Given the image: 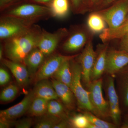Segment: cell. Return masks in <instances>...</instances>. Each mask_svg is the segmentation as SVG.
Segmentation results:
<instances>
[{"label": "cell", "mask_w": 128, "mask_h": 128, "mask_svg": "<svg viewBox=\"0 0 128 128\" xmlns=\"http://www.w3.org/2000/svg\"><path fill=\"white\" fill-rule=\"evenodd\" d=\"M108 47L107 43H105V44L98 47L92 72L91 81L101 78L102 74L105 72L106 56Z\"/></svg>", "instance_id": "cell-15"}, {"label": "cell", "mask_w": 128, "mask_h": 128, "mask_svg": "<svg viewBox=\"0 0 128 128\" xmlns=\"http://www.w3.org/2000/svg\"><path fill=\"white\" fill-rule=\"evenodd\" d=\"M3 50H4L3 46L2 45V46H0V60H2L3 58L2 55H3Z\"/></svg>", "instance_id": "cell-40"}, {"label": "cell", "mask_w": 128, "mask_h": 128, "mask_svg": "<svg viewBox=\"0 0 128 128\" xmlns=\"http://www.w3.org/2000/svg\"><path fill=\"white\" fill-rule=\"evenodd\" d=\"M34 24L13 17L1 16L0 39L4 41L20 34L30 29Z\"/></svg>", "instance_id": "cell-4"}, {"label": "cell", "mask_w": 128, "mask_h": 128, "mask_svg": "<svg viewBox=\"0 0 128 128\" xmlns=\"http://www.w3.org/2000/svg\"><path fill=\"white\" fill-rule=\"evenodd\" d=\"M102 0H89L90 4L91 6L92 9V8L94 6H97L99 5L100 3Z\"/></svg>", "instance_id": "cell-38"}, {"label": "cell", "mask_w": 128, "mask_h": 128, "mask_svg": "<svg viewBox=\"0 0 128 128\" xmlns=\"http://www.w3.org/2000/svg\"><path fill=\"white\" fill-rule=\"evenodd\" d=\"M34 97L33 91L30 92L18 104L7 109L1 110L0 118L13 120L21 117L27 112Z\"/></svg>", "instance_id": "cell-12"}, {"label": "cell", "mask_w": 128, "mask_h": 128, "mask_svg": "<svg viewBox=\"0 0 128 128\" xmlns=\"http://www.w3.org/2000/svg\"><path fill=\"white\" fill-rule=\"evenodd\" d=\"M34 96L46 99L48 101L59 99L52 82L46 80L38 82L33 90Z\"/></svg>", "instance_id": "cell-17"}, {"label": "cell", "mask_w": 128, "mask_h": 128, "mask_svg": "<svg viewBox=\"0 0 128 128\" xmlns=\"http://www.w3.org/2000/svg\"><path fill=\"white\" fill-rule=\"evenodd\" d=\"M78 55L66 56L57 54L50 57L43 62L35 74L36 80L38 82L54 76L64 62L73 59Z\"/></svg>", "instance_id": "cell-9"}, {"label": "cell", "mask_w": 128, "mask_h": 128, "mask_svg": "<svg viewBox=\"0 0 128 128\" xmlns=\"http://www.w3.org/2000/svg\"><path fill=\"white\" fill-rule=\"evenodd\" d=\"M2 12L1 16L13 17L34 23L52 16L49 7L37 4H23Z\"/></svg>", "instance_id": "cell-2"}, {"label": "cell", "mask_w": 128, "mask_h": 128, "mask_svg": "<svg viewBox=\"0 0 128 128\" xmlns=\"http://www.w3.org/2000/svg\"><path fill=\"white\" fill-rule=\"evenodd\" d=\"M128 65V54L120 50H107L105 72L110 75L116 74Z\"/></svg>", "instance_id": "cell-10"}, {"label": "cell", "mask_w": 128, "mask_h": 128, "mask_svg": "<svg viewBox=\"0 0 128 128\" xmlns=\"http://www.w3.org/2000/svg\"><path fill=\"white\" fill-rule=\"evenodd\" d=\"M128 22V16H127V18H126V21H125V22H124V23H125V22Z\"/></svg>", "instance_id": "cell-41"}, {"label": "cell", "mask_w": 128, "mask_h": 128, "mask_svg": "<svg viewBox=\"0 0 128 128\" xmlns=\"http://www.w3.org/2000/svg\"><path fill=\"white\" fill-rule=\"evenodd\" d=\"M119 43L120 50L128 54V36L120 38Z\"/></svg>", "instance_id": "cell-33"}, {"label": "cell", "mask_w": 128, "mask_h": 128, "mask_svg": "<svg viewBox=\"0 0 128 128\" xmlns=\"http://www.w3.org/2000/svg\"><path fill=\"white\" fill-rule=\"evenodd\" d=\"M68 30L60 28L54 33L47 32L42 29L37 48L45 56L50 55L54 52L59 44L68 34Z\"/></svg>", "instance_id": "cell-7"}, {"label": "cell", "mask_w": 128, "mask_h": 128, "mask_svg": "<svg viewBox=\"0 0 128 128\" xmlns=\"http://www.w3.org/2000/svg\"><path fill=\"white\" fill-rule=\"evenodd\" d=\"M45 55L39 49L34 48L25 58L24 64L26 66L30 76L35 74L44 62Z\"/></svg>", "instance_id": "cell-18"}, {"label": "cell", "mask_w": 128, "mask_h": 128, "mask_svg": "<svg viewBox=\"0 0 128 128\" xmlns=\"http://www.w3.org/2000/svg\"><path fill=\"white\" fill-rule=\"evenodd\" d=\"M60 118L46 114L35 126L36 128H54L59 122L62 120Z\"/></svg>", "instance_id": "cell-26"}, {"label": "cell", "mask_w": 128, "mask_h": 128, "mask_svg": "<svg viewBox=\"0 0 128 128\" xmlns=\"http://www.w3.org/2000/svg\"><path fill=\"white\" fill-rule=\"evenodd\" d=\"M57 100H52L48 101L47 114L65 120L66 115L64 106Z\"/></svg>", "instance_id": "cell-25"}, {"label": "cell", "mask_w": 128, "mask_h": 128, "mask_svg": "<svg viewBox=\"0 0 128 128\" xmlns=\"http://www.w3.org/2000/svg\"><path fill=\"white\" fill-rule=\"evenodd\" d=\"M117 0H102L99 4V8L95 11H98L105 9V8H107L108 6L111 5L112 3L115 2Z\"/></svg>", "instance_id": "cell-34"}, {"label": "cell", "mask_w": 128, "mask_h": 128, "mask_svg": "<svg viewBox=\"0 0 128 128\" xmlns=\"http://www.w3.org/2000/svg\"><path fill=\"white\" fill-rule=\"evenodd\" d=\"M124 128H128V123L125 124V125L124 126Z\"/></svg>", "instance_id": "cell-42"}, {"label": "cell", "mask_w": 128, "mask_h": 128, "mask_svg": "<svg viewBox=\"0 0 128 128\" xmlns=\"http://www.w3.org/2000/svg\"><path fill=\"white\" fill-rule=\"evenodd\" d=\"M70 60L72 80L70 88L81 108L96 114L89 97V92L84 89L81 83L82 68L80 63Z\"/></svg>", "instance_id": "cell-3"}, {"label": "cell", "mask_w": 128, "mask_h": 128, "mask_svg": "<svg viewBox=\"0 0 128 128\" xmlns=\"http://www.w3.org/2000/svg\"><path fill=\"white\" fill-rule=\"evenodd\" d=\"M10 80L9 73L5 69L2 68L0 69V85L4 86L9 83Z\"/></svg>", "instance_id": "cell-31"}, {"label": "cell", "mask_w": 128, "mask_h": 128, "mask_svg": "<svg viewBox=\"0 0 128 128\" xmlns=\"http://www.w3.org/2000/svg\"><path fill=\"white\" fill-rule=\"evenodd\" d=\"M12 120H10L5 119L1 118L0 119V128H9L13 124Z\"/></svg>", "instance_id": "cell-35"}, {"label": "cell", "mask_w": 128, "mask_h": 128, "mask_svg": "<svg viewBox=\"0 0 128 128\" xmlns=\"http://www.w3.org/2000/svg\"><path fill=\"white\" fill-rule=\"evenodd\" d=\"M51 82L58 98L66 107L70 109L73 108L75 97L70 88L55 79Z\"/></svg>", "instance_id": "cell-16"}, {"label": "cell", "mask_w": 128, "mask_h": 128, "mask_svg": "<svg viewBox=\"0 0 128 128\" xmlns=\"http://www.w3.org/2000/svg\"><path fill=\"white\" fill-rule=\"evenodd\" d=\"M70 60H68L64 62L53 76L55 80L65 84L70 87L72 80Z\"/></svg>", "instance_id": "cell-22"}, {"label": "cell", "mask_w": 128, "mask_h": 128, "mask_svg": "<svg viewBox=\"0 0 128 128\" xmlns=\"http://www.w3.org/2000/svg\"><path fill=\"white\" fill-rule=\"evenodd\" d=\"M14 0H0V8L1 12L9 7Z\"/></svg>", "instance_id": "cell-36"}, {"label": "cell", "mask_w": 128, "mask_h": 128, "mask_svg": "<svg viewBox=\"0 0 128 128\" xmlns=\"http://www.w3.org/2000/svg\"><path fill=\"white\" fill-rule=\"evenodd\" d=\"M48 102L46 99L34 97L28 110V114L32 116H44L47 113Z\"/></svg>", "instance_id": "cell-21"}, {"label": "cell", "mask_w": 128, "mask_h": 128, "mask_svg": "<svg viewBox=\"0 0 128 128\" xmlns=\"http://www.w3.org/2000/svg\"><path fill=\"white\" fill-rule=\"evenodd\" d=\"M32 118H27L19 120L14 124L16 128H30L32 126Z\"/></svg>", "instance_id": "cell-32"}, {"label": "cell", "mask_w": 128, "mask_h": 128, "mask_svg": "<svg viewBox=\"0 0 128 128\" xmlns=\"http://www.w3.org/2000/svg\"><path fill=\"white\" fill-rule=\"evenodd\" d=\"M106 90L110 108V116L114 124L118 125L120 122L121 112L120 108L119 98L114 86V78H108Z\"/></svg>", "instance_id": "cell-13"}, {"label": "cell", "mask_w": 128, "mask_h": 128, "mask_svg": "<svg viewBox=\"0 0 128 128\" xmlns=\"http://www.w3.org/2000/svg\"><path fill=\"white\" fill-rule=\"evenodd\" d=\"M18 88L16 85L11 84L5 88L1 92L0 100L2 102H6L13 100L18 93Z\"/></svg>", "instance_id": "cell-27"}, {"label": "cell", "mask_w": 128, "mask_h": 128, "mask_svg": "<svg viewBox=\"0 0 128 128\" xmlns=\"http://www.w3.org/2000/svg\"><path fill=\"white\" fill-rule=\"evenodd\" d=\"M102 15L110 28L119 27L128 14V0H120L111 6L97 11Z\"/></svg>", "instance_id": "cell-5"}, {"label": "cell", "mask_w": 128, "mask_h": 128, "mask_svg": "<svg viewBox=\"0 0 128 128\" xmlns=\"http://www.w3.org/2000/svg\"><path fill=\"white\" fill-rule=\"evenodd\" d=\"M102 81L101 78L92 81L88 86L89 97L96 114L106 118L110 115L108 102L104 99L102 91Z\"/></svg>", "instance_id": "cell-6"}, {"label": "cell", "mask_w": 128, "mask_h": 128, "mask_svg": "<svg viewBox=\"0 0 128 128\" xmlns=\"http://www.w3.org/2000/svg\"><path fill=\"white\" fill-rule=\"evenodd\" d=\"M86 117L89 122L96 125L98 128H116L115 124H113L98 118L91 112H86L84 114Z\"/></svg>", "instance_id": "cell-28"}, {"label": "cell", "mask_w": 128, "mask_h": 128, "mask_svg": "<svg viewBox=\"0 0 128 128\" xmlns=\"http://www.w3.org/2000/svg\"><path fill=\"white\" fill-rule=\"evenodd\" d=\"M2 63L11 72L17 82L22 88L26 87L29 82V72L24 64L2 58Z\"/></svg>", "instance_id": "cell-14"}, {"label": "cell", "mask_w": 128, "mask_h": 128, "mask_svg": "<svg viewBox=\"0 0 128 128\" xmlns=\"http://www.w3.org/2000/svg\"><path fill=\"white\" fill-rule=\"evenodd\" d=\"M68 126V123L65 120H62L54 126V128H67Z\"/></svg>", "instance_id": "cell-37"}, {"label": "cell", "mask_w": 128, "mask_h": 128, "mask_svg": "<svg viewBox=\"0 0 128 128\" xmlns=\"http://www.w3.org/2000/svg\"><path fill=\"white\" fill-rule=\"evenodd\" d=\"M92 37L86 29L76 30L68 37L63 44L62 48L66 52H74L86 46Z\"/></svg>", "instance_id": "cell-11"}, {"label": "cell", "mask_w": 128, "mask_h": 128, "mask_svg": "<svg viewBox=\"0 0 128 128\" xmlns=\"http://www.w3.org/2000/svg\"><path fill=\"white\" fill-rule=\"evenodd\" d=\"M34 2L42 4H47L49 2H51L52 0H32Z\"/></svg>", "instance_id": "cell-39"}, {"label": "cell", "mask_w": 128, "mask_h": 128, "mask_svg": "<svg viewBox=\"0 0 128 128\" xmlns=\"http://www.w3.org/2000/svg\"><path fill=\"white\" fill-rule=\"evenodd\" d=\"M73 12L76 14H83L90 10L89 6L85 4V0H71Z\"/></svg>", "instance_id": "cell-30"}, {"label": "cell", "mask_w": 128, "mask_h": 128, "mask_svg": "<svg viewBox=\"0 0 128 128\" xmlns=\"http://www.w3.org/2000/svg\"><path fill=\"white\" fill-rule=\"evenodd\" d=\"M92 37L85 46L80 56V63L82 68V81L88 87L92 82L91 76L97 55L93 48Z\"/></svg>", "instance_id": "cell-8"}, {"label": "cell", "mask_w": 128, "mask_h": 128, "mask_svg": "<svg viewBox=\"0 0 128 128\" xmlns=\"http://www.w3.org/2000/svg\"><path fill=\"white\" fill-rule=\"evenodd\" d=\"M128 36V22L115 28H105L100 34V38L104 43L114 39H120Z\"/></svg>", "instance_id": "cell-19"}, {"label": "cell", "mask_w": 128, "mask_h": 128, "mask_svg": "<svg viewBox=\"0 0 128 128\" xmlns=\"http://www.w3.org/2000/svg\"><path fill=\"white\" fill-rule=\"evenodd\" d=\"M70 122L74 128H87L89 122L84 114H78L71 118Z\"/></svg>", "instance_id": "cell-29"}, {"label": "cell", "mask_w": 128, "mask_h": 128, "mask_svg": "<svg viewBox=\"0 0 128 128\" xmlns=\"http://www.w3.org/2000/svg\"><path fill=\"white\" fill-rule=\"evenodd\" d=\"M117 73L119 74V85L124 105L128 107V65Z\"/></svg>", "instance_id": "cell-24"}, {"label": "cell", "mask_w": 128, "mask_h": 128, "mask_svg": "<svg viewBox=\"0 0 128 128\" xmlns=\"http://www.w3.org/2000/svg\"><path fill=\"white\" fill-rule=\"evenodd\" d=\"M52 16L62 18L67 16L69 12L68 0H52L49 6Z\"/></svg>", "instance_id": "cell-20"}, {"label": "cell", "mask_w": 128, "mask_h": 128, "mask_svg": "<svg viewBox=\"0 0 128 128\" xmlns=\"http://www.w3.org/2000/svg\"><path fill=\"white\" fill-rule=\"evenodd\" d=\"M42 31L40 26L34 24L26 32L4 40L3 48L8 59L24 64L28 54L37 47Z\"/></svg>", "instance_id": "cell-1"}, {"label": "cell", "mask_w": 128, "mask_h": 128, "mask_svg": "<svg viewBox=\"0 0 128 128\" xmlns=\"http://www.w3.org/2000/svg\"><path fill=\"white\" fill-rule=\"evenodd\" d=\"M106 23L103 17L97 11L92 12L88 18V26L90 30L94 33L103 32L105 28Z\"/></svg>", "instance_id": "cell-23"}]
</instances>
